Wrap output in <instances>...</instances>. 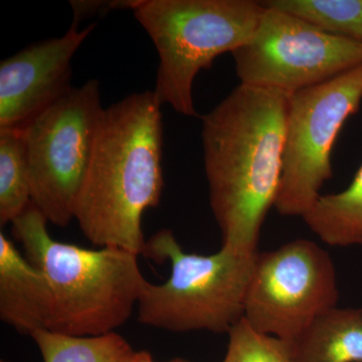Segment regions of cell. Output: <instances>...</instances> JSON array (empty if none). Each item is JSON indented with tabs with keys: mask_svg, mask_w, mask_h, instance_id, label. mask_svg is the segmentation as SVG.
Instances as JSON below:
<instances>
[{
	"mask_svg": "<svg viewBox=\"0 0 362 362\" xmlns=\"http://www.w3.org/2000/svg\"><path fill=\"white\" fill-rule=\"evenodd\" d=\"M288 102L281 90L240 84L202 117L204 171L221 247L258 252L282 177Z\"/></svg>",
	"mask_w": 362,
	"mask_h": 362,
	"instance_id": "obj_1",
	"label": "cell"
},
{
	"mask_svg": "<svg viewBox=\"0 0 362 362\" xmlns=\"http://www.w3.org/2000/svg\"><path fill=\"white\" fill-rule=\"evenodd\" d=\"M153 90L133 93L104 109L75 220L89 242L144 251L142 216L160 202L163 124Z\"/></svg>",
	"mask_w": 362,
	"mask_h": 362,
	"instance_id": "obj_2",
	"label": "cell"
},
{
	"mask_svg": "<svg viewBox=\"0 0 362 362\" xmlns=\"http://www.w3.org/2000/svg\"><path fill=\"white\" fill-rule=\"evenodd\" d=\"M49 221L30 206L13 223L26 256L49 280L54 300L49 330L73 337L115 332L127 322L146 279L138 255L104 247L85 249L52 239Z\"/></svg>",
	"mask_w": 362,
	"mask_h": 362,
	"instance_id": "obj_3",
	"label": "cell"
},
{
	"mask_svg": "<svg viewBox=\"0 0 362 362\" xmlns=\"http://www.w3.org/2000/svg\"><path fill=\"white\" fill-rule=\"evenodd\" d=\"M265 7L252 0H141L133 11L159 57L154 96L185 117H197L192 87L214 59L252 39Z\"/></svg>",
	"mask_w": 362,
	"mask_h": 362,
	"instance_id": "obj_4",
	"label": "cell"
},
{
	"mask_svg": "<svg viewBox=\"0 0 362 362\" xmlns=\"http://www.w3.org/2000/svg\"><path fill=\"white\" fill-rule=\"evenodd\" d=\"M143 256L168 261L163 284L147 281L137 304V318L150 327L170 331L228 333L244 317L245 300L257 255L221 247L211 255L187 252L175 233L163 228L145 244Z\"/></svg>",
	"mask_w": 362,
	"mask_h": 362,
	"instance_id": "obj_5",
	"label": "cell"
},
{
	"mask_svg": "<svg viewBox=\"0 0 362 362\" xmlns=\"http://www.w3.org/2000/svg\"><path fill=\"white\" fill-rule=\"evenodd\" d=\"M104 109L100 83L92 78L25 127L32 204L52 225L75 220Z\"/></svg>",
	"mask_w": 362,
	"mask_h": 362,
	"instance_id": "obj_6",
	"label": "cell"
},
{
	"mask_svg": "<svg viewBox=\"0 0 362 362\" xmlns=\"http://www.w3.org/2000/svg\"><path fill=\"white\" fill-rule=\"evenodd\" d=\"M362 102V64L322 84L289 95L282 177L275 209L301 216L333 175L331 151Z\"/></svg>",
	"mask_w": 362,
	"mask_h": 362,
	"instance_id": "obj_7",
	"label": "cell"
},
{
	"mask_svg": "<svg viewBox=\"0 0 362 362\" xmlns=\"http://www.w3.org/2000/svg\"><path fill=\"white\" fill-rule=\"evenodd\" d=\"M337 270L327 251L298 239L258 252L245 300L244 318L255 329L294 343L337 306Z\"/></svg>",
	"mask_w": 362,
	"mask_h": 362,
	"instance_id": "obj_8",
	"label": "cell"
},
{
	"mask_svg": "<svg viewBox=\"0 0 362 362\" xmlns=\"http://www.w3.org/2000/svg\"><path fill=\"white\" fill-rule=\"evenodd\" d=\"M232 54L240 85L291 95L361 65L362 42L265 7L252 39Z\"/></svg>",
	"mask_w": 362,
	"mask_h": 362,
	"instance_id": "obj_9",
	"label": "cell"
},
{
	"mask_svg": "<svg viewBox=\"0 0 362 362\" xmlns=\"http://www.w3.org/2000/svg\"><path fill=\"white\" fill-rule=\"evenodd\" d=\"M97 23L35 42L0 63V129H25L35 117L68 94L71 59Z\"/></svg>",
	"mask_w": 362,
	"mask_h": 362,
	"instance_id": "obj_10",
	"label": "cell"
},
{
	"mask_svg": "<svg viewBox=\"0 0 362 362\" xmlns=\"http://www.w3.org/2000/svg\"><path fill=\"white\" fill-rule=\"evenodd\" d=\"M54 300L49 280L0 233V318L23 335L51 328Z\"/></svg>",
	"mask_w": 362,
	"mask_h": 362,
	"instance_id": "obj_11",
	"label": "cell"
},
{
	"mask_svg": "<svg viewBox=\"0 0 362 362\" xmlns=\"http://www.w3.org/2000/svg\"><path fill=\"white\" fill-rule=\"evenodd\" d=\"M292 345L297 362H362V308L330 309Z\"/></svg>",
	"mask_w": 362,
	"mask_h": 362,
	"instance_id": "obj_12",
	"label": "cell"
},
{
	"mask_svg": "<svg viewBox=\"0 0 362 362\" xmlns=\"http://www.w3.org/2000/svg\"><path fill=\"white\" fill-rule=\"evenodd\" d=\"M302 218L329 246H362V164L349 187L320 195Z\"/></svg>",
	"mask_w": 362,
	"mask_h": 362,
	"instance_id": "obj_13",
	"label": "cell"
},
{
	"mask_svg": "<svg viewBox=\"0 0 362 362\" xmlns=\"http://www.w3.org/2000/svg\"><path fill=\"white\" fill-rule=\"evenodd\" d=\"M32 206L25 129H0V225L6 226Z\"/></svg>",
	"mask_w": 362,
	"mask_h": 362,
	"instance_id": "obj_14",
	"label": "cell"
},
{
	"mask_svg": "<svg viewBox=\"0 0 362 362\" xmlns=\"http://www.w3.org/2000/svg\"><path fill=\"white\" fill-rule=\"evenodd\" d=\"M44 362H130L135 350L116 332L98 337H73L54 331H35L30 337Z\"/></svg>",
	"mask_w": 362,
	"mask_h": 362,
	"instance_id": "obj_15",
	"label": "cell"
},
{
	"mask_svg": "<svg viewBox=\"0 0 362 362\" xmlns=\"http://www.w3.org/2000/svg\"><path fill=\"white\" fill-rule=\"evenodd\" d=\"M276 9L305 21L320 32L362 42V0H268Z\"/></svg>",
	"mask_w": 362,
	"mask_h": 362,
	"instance_id": "obj_16",
	"label": "cell"
},
{
	"mask_svg": "<svg viewBox=\"0 0 362 362\" xmlns=\"http://www.w3.org/2000/svg\"><path fill=\"white\" fill-rule=\"evenodd\" d=\"M228 334L223 362H297L292 343L259 332L244 317Z\"/></svg>",
	"mask_w": 362,
	"mask_h": 362,
	"instance_id": "obj_17",
	"label": "cell"
},
{
	"mask_svg": "<svg viewBox=\"0 0 362 362\" xmlns=\"http://www.w3.org/2000/svg\"><path fill=\"white\" fill-rule=\"evenodd\" d=\"M141 0H71L74 21L71 25L78 26L86 18L104 16L114 11H134Z\"/></svg>",
	"mask_w": 362,
	"mask_h": 362,
	"instance_id": "obj_18",
	"label": "cell"
},
{
	"mask_svg": "<svg viewBox=\"0 0 362 362\" xmlns=\"http://www.w3.org/2000/svg\"><path fill=\"white\" fill-rule=\"evenodd\" d=\"M130 362H156L151 354L147 351H136Z\"/></svg>",
	"mask_w": 362,
	"mask_h": 362,
	"instance_id": "obj_19",
	"label": "cell"
},
{
	"mask_svg": "<svg viewBox=\"0 0 362 362\" xmlns=\"http://www.w3.org/2000/svg\"><path fill=\"white\" fill-rule=\"evenodd\" d=\"M168 362H190V361H185V359H182V358H175V359H173V361H168Z\"/></svg>",
	"mask_w": 362,
	"mask_h": 362,
	"instance_id": "obj_20",
	"label": "cell"
}]
</instances>
